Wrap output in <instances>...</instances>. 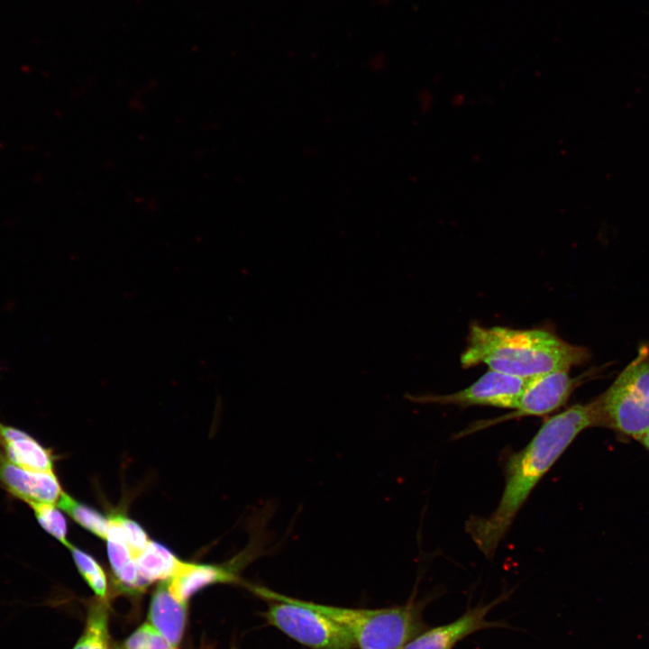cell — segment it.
Returning <instances> with one entry per match:
<instances>
[{"mask_svg":"<svg viewBox=\"0 0 649 649\" xmlns=\"http://www.w3.org/2000/svg\"><path fill=\"white\" fill-rule=\"evenodd\" d=\"M0 450L12 462L33 471H54L55 455L29 433L0 421Z\"/></svg>","mask_w":649,"mask_h":649,"instance_id":"30bf717a","label":"cell"},{"mask_svg":"<svg viewBox=\"0 0 649 649\" xmlns=\"http://www.w3.org/2000/svg\"><path fill=\"white\" fill-rule=\"evenodd\" d=\"M120 649L175 648L151 624H143L124 641Z\"/></svg>","mask_w":649,"mask_h":649,"instance_id":"d6986e66","label":"cell"},{"mask_svg":"<svg viewBox=\"0 0 649 649\" xmlns=\"http://www.w3.org/2000/svg\"><path fill=\"white\" fill-rule=\"evenodd\" d=\"M57 506L69 515L76 523L95 535L106 540L110 521L93 507L83 504L63 492Z\"/></svg>","mask_w":649,"mask_h":649,"instance_id":"9a60e30c","label":"cell"},{"mask_svg":"<svg viewBox=\"0 0 649 649\" xmlns=\"http://www.w3.org/2000/svg\"><path fill=\"white\" fill-rule=\"evenodd\" d=\"M72 649H111L106 606L97 603L90 607L85 631Z\"/></svg>","mask_w":649,"mask_h":649,"instance_id":"2e32d148","label":"cell"},{"mask_svg":"<svg viewBox=\"0 0 649 649\" xmlns=\"http://www.w3.org/2000/svg\"><path fill=\"white\" fill-rule=\"evenodd\" d=\"M601 426L638 440L649 431V351L637 356L596 398Z\"/></svg>","mask_w":649,"mask_h":649,"instance_id":"277c9868","label":"cell"},{"mask_svg":"<svg viewBox=\"0 0 649 649\" xmlns=\"http://www.w3.org/2000/svg\"><path fill=\"white\" fill-rule=\"evenodd\" d=\"M509 595L510 592H505L490 603L469 608L452 622L425 629L410 640L403 649H452L459 642L474 633L506 626L504 622L489 621L487 616Z\"/></svg>","mask_w":649,"mask_h":649,"instance_id":"ba28073f","label":"cell"},{"mask_svg":"<svg viewBox=\"0 0 649 649\" xmlns=\"http://www.w3.org/2000/svg\"><path fill=\"white\" fill-rule=\"evenodd\" d=\"M527 379L489 369L476 381L462 390L446 395L409 396V399L421 404L486 406L514 410Z\"/></svg>","mask_w":649,"mask_h":649,"instance_id":"8992f818","label":"cell"},{"mask_svg":"<svg viewBox=\"0 0 649 649\" xmlns=\"http://www.w3.org/2000/svg\"><path fill=\"white\" fill-rule=\"evenodd\" d=\"M75 564L92 590L100 599H105L107 594L106 576L99 563L87 553L72 546L69 548Z\"/></svg>","mask_w":649,"mask_h":649,"instance_id":"ac0fdd59","label":"cell"},{"mask_svg":"<svg viewBox=\"0 0 649 649\" xmlns=\"http://www.w3.org/2000/svg\"><path fill=\"white\" fill-rule=\"evenodd\" d=\"M596 399L576 404L546 419L530 442L505 464V486L496 508L487 516L470 517L465 530L480 552L494 555L531 491L585 429L600 426Z\"/></svg>","mask_w":649,"mask_h":649,"instance_id":"6da1fadb","label":"cell"},{"mask_svg":"<svg viewBox=\"0 0 649 649\" xmlns=\"http://www.w3.org/2000/svg\"><path fill=\"white\" fill-rule=\"evenodd\" d=\"M236 570L232 565L197 564L182 562L173 577L166 580L175 598L186 602L196 592L216 583L236 582Z\"/></svg>","mask_w":649,"mask_h":649,"instance_id":"8fae6325","label":"cell"},{"mask_svg":"<svg viewBox=\"0 0 649 649\" xmlns=\"http://www.w3.org/2000/svg\"><path fill=\"white\" fill-rule=\"evenodd\" d=\"M186 604L173 596L167 582L158 587L152 595L150 624L173 648L179 644L183 636L187 621Z\"/></svg>","mask_w":649,"mask_h":649,"instance_id":"7c38bea8","label":"cell"},{"mask_svg":"<svg viewBox=\"0 0 649 649\" xmlns=\"http://www.w3.org/2000/svg\"><path fill=\"white\" fill-rule=\"evenodd\" d=\"M110 517L117 524L125 543L135 558L150 542L146 532L138 523L123 515L113 514Z\"/></svg>","mask_w":649,"mask_h":649,"instance_id":"ffe728a7","label":"cell"},{"mask_svg":"<svg viewBox=\"0 0 649 649\" xmlns=\"http://www.w3.org/2000/svg\"><path fill=\"white\" fill-rule=\"evenodd\" d=\"M577 384L578 379L571 378L569 370H553L528 378L518 404L512 413L482 422L473 426L470 432L507 420L548 415L568 401Z\"/></svg>","mask_w":649,"mask_h":649,"instance_id":"52a82bcc","label":"cell"},{"mask_svg":"<svg viewBox=\"0 0 649 649\" xmlns=\"http://www.w3.org/2000/svg\"><path fill=\"white\" fill-rule=\"evenodd\" d=\"M253 591L274 601L265 613L267 621L295 641L311 649L357 648L345 627L306 601L263 587H253Z\"/></svg>","mask_w":649,"mask_h":649,"instance_id":"5b68a950","label":"cell"},{"mask_svg":"<svg viewBox=\"0 0 649 649\" xmlns=\"http://www.w3.org/2000/svg\"><path fill=\"white\" fill-rule=\"evenodd\" d=\"M135 562L144 588L154 581L169 580L182 563L170 550L154 541L149 542Z\"/></svg>","mask_w":649,"mask_h":649,"instance_id":"5bb4252c","label":"cell"},{"mask_svg":"<svg viewBox=\"0 0 649 649\" xmlns=\"http://www.w3.org/2000/svg\"><path fill=\"white\" fill-rule=\"evenodd\" d=\"M33 515L41 528L67 548L72 544L68 539V523L57 504L36 503L30 505Z\"/></svg>","mask_w":649,"mask_h":649,"instance_id":"e0dca14e","label":"cell"},{"mask_svg":"<svg viewBox=\"0 0 649 649\" xmlns=\"http://www.w3.org/2000/svg\"><path fill=\"white\" fill-rule=\"evenodd\" d=\"M637 441H639L641 444L649 451V431L641 436Z\"/></svg>","mask_w":649,"mask_h":649,"instance_id":"44dd1931","label":"cell"},{"mask_svg":"<svg viewBox=\"0 0 649 649\" xmlns=\"http://www.w3.org/2000/svg\"><path fill=\"white\" fill-rule=\"evenodd\" d=\"M306 603L345 627L359 649H403L425 629L422 619L425 601L375 609Z\"/></svg>","mask_w":649,"mask_h":649,"instance_id":"3957f363","label":"cell"},{"mask_svg":"<svg viewBox=\"0 0 649 649\" xmlns=\"http://www.w3.org/2000/svg\"><path fill=\"white\" fill-rule=\"evenodd\" d=\"M108 559L118 584L125 590L139 591L142 584L135 558L125 543L117 524L109 516Z\"/></svg>","mask_w":649,"mask_h":649,"instance_id":"4fadbf2b","label":"cell"},{"mask_svg":"<svg viewBox=\"0 0 649 649\" xmlns=\"http://www.w3.org/2000/svg\"><path fill=\"white\" fill-rule=\"evenodd\" d=\"M0 486L29 506L57 504L64 492L54 471H33L9 461L0 450Z\"/></svg>","mask_w":649,"mask_h":649,"instance_id":"9c48e42d","label":"cell"},{"mask_svg":"<svg viewBox=\"0 0 649 649\" xmlns=\"http://www.w3.org/2000/svg\"><path fill=\"white\" fill-rule=\"evenodd\" d=\"M590 351L567 343L544 329L505 326H470L461 365L470 369L481 363L490 370L528 379L585 363Z\"/></svg>","mask_w":649,"mask_h":649,"instance_id":"7a4b0ae2","label":"cell"}]
</instances>
